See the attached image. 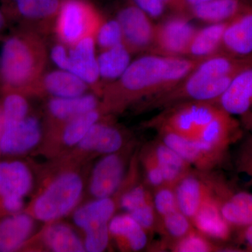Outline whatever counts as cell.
Returning a JSON list of instances; mask_svg holds the SVG:
<instances>
[{
  "mask_svg": "<svg viewBox=\"0 0 252 252\" xmlns=\"http://www.w3.org/2000/svg\"><path fill=\"white\" fill-rule=\"evenodd\" d=\"M203 60L147 55L131 63L109 88V107L119 110L142 97L166 92L184 80Z\"/></svg>",
  "mask_w": 252,
  "mask_h": 252,
  "instance_id": "6da1fadb",
  "label": "cell"
},
{
  "mask_svg": "<svg viewBox=\"0 0 252 252\" xmlns=\"http://www.w3.org/2000/svg\"><path fill=\"white\" fill-rule=\"evenodd\" d=\"M45 59L44 46L31 33L17 32L7 36L0 52V82L4 92L21 93L34 85Z\"/></svg>",
  "mask_w": 252,
  "mask_h": 252,
  "instance_id": "7a4b0ae2",
  "label": "cell"
},
{
  "mask_svg": "<svg viewBox=\"0 0 252 252\" xmlns=\"http://www.w3.org/2000/svg\"><path fill=\"white\" fill-rule=\"evenodd\" d=\"M151 123V127L166 129L195 139L203 127L220 112L215 102H187L167 107Z\"/></svg>",
  "mask_w": 252,
  "mask_h": 252,
  "instance_id": "3957f363",
  "label": "cell"
},
{
  "mask_svg": "<svg viewBox=\"0 0 252 252\" xmlns=\"http://www.w3.org/2000/svg\"><path fill=\"white\" fill-rule=\"evenodd\" d=\"M82 190V180L77 174L60 175L36 198L33 205L34 216L43 221L59 220L76 206Z\"/></svg>",
  "mask_w": 252,
  "mask_h": 252,
  "instance_id": "277c9868",
  "label": "cell"
},
{
  "mask_svg": "<svg viewBox=\"0 0 252 252\" xmlns=\"http://www.w3.org/2000/svg\"><path fill=\"white\" fill-rule=\"evenodd\" d=\"M116 207L115 201L109 197L98 198L75 212L74 223L86 233V251L100 252L107 248L110 235L109 223Z\"/></svg>",
  "mask_w": 252,
  "mask_h": 252,
  "instance_id": "5b68a950",
  "label": "cell"
},
{
  "mask_svg": "<svg viewBox=\"0 0 252 252\" xmlns=\"http://www.w3.org/2000/svg\"><path fill=\"white\" fill-rule=\"evenodd\" d=\"M56 31L61 40L69 45L94 35L102 24L99 14L83 0H65L59 11Z\"/></svg>",
  "mask_w": 252,
  "mask_h": 252,
  "instance_id": "8992f818",
  "label": "cell"
},
{
  "mask_svg": "<svg viewBox=\"0 0 252 252\" xmlns=\"http://www.w3.org/2000/svg\"><path fill=\"white\" fill-rule=\"evenodd\" d=\"M196 31L185 16H173L155 26L152 49L169 57L187 56Z\"/></svg>",
  "mask_w": 252,
  "mask_h": 252,
  "instance_id": "52a82bcc",
  "label": "cell"
},
{
  "mask_svg": "<svg viewBox=\"0 0 252 252\" xmlns=\"http://www.w3.org/2000/svg\"><path fill=\"white\" fill-rule=\"evenodd\" d=\"M32 177L21 161L0 162V199L2 208L11 214L22 209L23 198L32 188Z\"/></svg>",
  "mask_w": 252,
  "mask_h": 252,
  "instance_id": "ba28073f",
  "label": "cell"
},
{
  "mask_svg": "<svg viewBox=\"0 0 252 252\" xmlns=\"http://www.w3.org/2000/svg\"><path fill=\"white\" fill-rule=\"evenodd\" d=\"M217 177L210 172L190 170L175 187L179 209L190 220L205 200L215 193Z\"/></svg>",
  "mask_w": 252,
  "mask_h": 252,
  "instance_id": "9c48e42d",
  "label": "cell"
},
{
  "mask_svg": "<svg viewBox=\"0 0 252 252\" xmlns=\"http://www.w3.org/2000/svg\"><path fill=\"white\" fill-rule=\"evenodd\" d=\"M240 137L241 130L239 123L231 114L220 108L194 140L205 150L225 158L230 146Z\"/></svg>",
  "mask_w": 252,
  "mask_h": 252,
  "instance_id": "30bf717a",
  "label": "cell"
},
{
  "mask_svg": "<svg viewBox=\"0 0 252 252\" xmlns=\"http://www.w3.org/2000/svg\"><path fill=\"white\" fill-rule=\"evenodd\" d=\"M123 34V43L130 52L152 49L155 26L150 17L137 6L124 8L118 15Z\"/></svg>",
  "mask_w": 252,
  "mask_h": 252,
  "instance_id": "8fae6325",
  "label": "cell"
},
{
  "mask_svg": "<svg viewBox=\"0 0 252 252\" xmlns=\"http://www.w3.org/2000/svg\"><path fill=\"white\" fill-rule=\"evenodd\" d=\"M215 195L222 216L232 228L252 224V193L234 190L218 177Z\"/></svg>",
  "mask_w": 252,
  "mask_h": 252,
  "instance_id": "7c38bea8",
  "label": "cell"
},
{
  "mask_svg": "<svg viewBox=\"0 0 252 252\" xmlns=\"http://www.w3.org/2000/svg\"><path fill=\"white\" fill-rule=\"evenodd\" d=\"M158 139L173 149L196 170L210 172L224 160L220 157L203 149L194 139L179 135L166 129H159Z\"/></svg>",
  "mask_w": 252,
  "mask_h": 252,
  "instance_id": "4fadbf2b",
  "label": "cell"
},
{
  "mask_svg": "<svg viewBox=\"0 0 252 252\" xmlns=\"http://www.w3.org/2000/svg\"><path fill=\"white\" fill-rule=\"evenodd\" d=\"M119 152L106 156L94 167L90 190L97 199L112 196L124 182L125 158Z\"/></svg>",
  "mask_w": 252,
  "mask_h": 252,
  "instance_id": "5bb4252c",
  "label": "cell"
},
{
  "mask_svg": "<svg viewBox=\"0 0 252 252\" xmlns=\"http://www.w3.org/2000/svg\"><path fill=\"white\" fill-rule=\"evenodd\" d=\"M119 204L134 220L149 233L157 228L158 217L153 200V193L144 185H130L121 195Z\"/></svg>",
  "mask_w": 252,
  "mask_h": 252,
  "instance_id": "9a60e30c",
  "label": "cell"
},
{
  "mask_svg": "<svg viewBox=\"0 0 252 252\" xmlns=\"http://www.w3.org/2000/svg\"><path fill=\"white\" fill-rule=\"evenodd\" d=\"M39 123L34 117H26L6 127L0 139V152L9 155L27 152L41 139Z\"/></svg>",
  "mask_w": 252,
  "mask_h": 252,
  "instance_id": "2e32d148",
  "label": "cell"
},
{
  "mask_svg": "<svg viewBox=\"0 0 252 252\" xmlns=\"http://www.w3.org/2000/svg\"><path fill=\"white\" fill-rule=\"evenodd\" d=\"M190 221L195 229L210 240L225 242L231 236L232 227L222 216L215 193L205 200Z\"/></svg>",
  "mask_w": 252,
  "mask_h": 252,
  "instance_id": "e0dca14e",
  "label": "cell"
},
{
  "mask_svg": "<svg viewBox=\"0 0 252 252\" xmlns=\"http://www.w3.org/2000/svg\"><path fill=\"white\" fill-rule=\"evenodd\" d=\"M225 53L238 56H252V6L227 24L223 34V46Z\"/></svg>",
  "mask_w": 252,
  "mask_h": 252,
  "instance_id": "ac0fdd59",
  "label": "cell"
},
{
  "mask_svg": "<svg viewBox=\"0 0 252 252\" xmlns=\"http://www.w3.org/2000/svg\"><path fill=\"white\" fill-rule=\"evenodd\" d=\"M217 104L231 115L244 116L252 108V65L235 76Z\"/></svg>",
  "mask_w": 252,
  "mask_h": 252,
  "instance_id": "d6986e66",
  "label": "cell"
},
{
  "mask_svg": "<svg viewBox=\"0 0 252 252\" xmlns=\"http://www.w3.org/2000/svg\"><path fill=\"white\" fill-rule=\"evenodd\" d=\"M67 71L86 84H94L99 77L97 59L94 55V35L86 36L72 45L69 52Z\"/></svg>",
  "mask_w": 252,
  "mask_h": 252,
  "instance_id": "ffe728a7",
  "label": "cell"
},
{
  "mask_svg": "<svg viewBox=\"0 0 252 252\" xmlns=\"http://www.w3.org/2000/svg\"><path fill=\"white\" fill-rule=\"evenodd\" d=\"M109 230L119 248L125 251H141L148 243L147 232L127 213L113 217Z\"/></svg>",
  "mask_w": 252,
  "mask_h": 252,
  "instance_id": "44dd1931",
  "label": "cell"
},
{
  "mask_svg": "<svg viewBox=\"0 0 252 252\" xmlns=\"http://www.w3.org/2000/svg\"><path fill=\"white\" fill-rule=\"evenodd\" d=\"M249 6L243 0H213L195 5L187 12L197 19L212 24L228 22Z\"/></svg>",
  "mask_w": 252,
  "mask_h": 252,
  "instance_id": "7402d4cb",
  "label": "cell"
},
{
  "mask_svg": "<svg viewBox=\"0 0 252 252\" xmlns=\"http://www.w3.org/2000/svg\"><path fill=\"white\" fill-rule=\"evenodd\" d=\"M149 147L160 167L165 185L175 187L192 170V165L188 161L159 139Z\"/></svg>",
  "mask_w": 252,
  "mask_h": 252,
  "instance_id": "603a6c76",
  "label": "cell"
},
{
  "mask_svg": "<svg viewBox=\"0 0 252 252\" xmlns=\"http://www.w3.org/2000/svg\"><path fill=\"white\" fill-rule=\"evenodd\" d=\"M33 227L32 219L26 214H14L0 221V252H14L21 248Z\"/></svg>",
  "mask_w": 252,
  "mask_h": 252,
  "instance_id": "cb8c5ba5",
  "label": "cell"
},
{
  "mask_svg": "<svg viewBox=\"0 0 252 252\" xmlns=\"http://www.w3.org/2000/svg\"><path fill=\"white\" fill-rule=\"evenodd\" d=\"M122 132L113 126L96 123L79 142L83 150L95 151L102 154L119 152L124 145Z\"/></svg>",
  "mask_w": 252,
  "mask_h": 252,
  "instance_id": "d4e9b609",
  "label": "cell"
},
{
  "mask_svg": "<svg viewBox=\"0 0 252 252\" xmlns=\"http://www.w3.org/2000/svg\"><path fill=\"white\" fill-rule=\"evenodd\" d=\"M228 22L212 23L197 30L187 56L191 59L205 60L219 54L223 46V34Z\"/></svg>",
  "mask_w": 252,
  "mask_h": 252,
  "instance_id": "484cf974",
  "label": "cell"
},
{
  "mask_svg": "<svg viewBox=\"0 0 252 252\" xmlns=\"http://www.w3.org/2000/svg\"><path fill=\"white\" fill-rule=\"evenodd\" d=\"M44 88L57 97L81 95L86 90V83L69 71L56 70L46 74L43 79Z\"/></svg>",
  "mask_w": 252,
  "mask_h": 252,
  "instance_id": "4316f807",
  "label": "cell"
},
{
  "mask_svg": "<svg viewBox=\"0 0 252 252\" xmlns=\"http://www.w3.org/2000/svg\"><path fill=\"white\" fill-rule=\"evenodd\" d=\"M96 97L92 94H81L77 97H57L49 102V112L61 120L69 121L73 118L95 109Z\"/></svg>",
  "mask_w": 252,
  "mask_h": 252,
  "instance_id": "83f0119b",
  "label": "cell"
},
{
  "mask_svg": "<svg viewBox=\"0 0 252 252\" xmlns=\"http://www.w3.org/2000/svg\"><path fill=\"white\" fill-rule=\"evenodd\" d=\"M99 76L104 79H117L130 64V51L124 43L104 50L97 58Z\"/></svg>",
  "mask_w": 252,
  "mask_h": 252,
  "instance_id": "f1b7e54d",
  "label": "cell"
},
{
  "mask_svg": "<svg viewBox=\"0 0 252 252\" xmlns=\"http://www.w3.org/2000/svg\"><path fill=\"white\" fill-rule=\"evenodd\" d=\"M44 241L50 250L56 252H81L85 247L77 235L67 225L54 224L46 229Z\"/></svg>",
  "mask_w": 252,
  "mask_h": 252,
  "instance_id": "f546056e",
  "label": "cell"
},
{
  "mask_svg": "<svg viewBox=\"0 0 252 252\" xmlns=\"http://www.w3.org/2000/svg\"><path fill=\"white\" fill-rule=\"evenodd\" d=\"M195 229L190 219L177 210L166 216L158 217L157 233L165 238L161 244L167 248L172 242L183 238Z\"/></svg>",
  "mask_w": 252,
  "mask_h": 252,
  "instance_id": "4dcf8cb0",
  "label": "cell"
},
{
  "mask_svg": "<svg viewBox=\"0 0 252 252\" xmlns=\"http://www.w3.org/2000/svg\"><path fill=\"white\" fill-rule=\"evenodd\" d=\"M99 114L95 109L68 121L63 132V141L67 145L79 144L91 127L97 122Z\"/></svg>",
  "mask_w": 252,
  "mask_h": 252,
  "instance_id": "1f68e13d",
  "label": "cell"
},
{
  "mask_svg": "<svg viewBox=\"0 0 252 252\" xmlns=\"http://www.w3.org/2000/svg\"><path fill=\"white\" fill-rule=\"evenodd\" d=\"M167 248L174 252H212L225 250V248L212 243L210 239L207 238L196 229L183 238L172 242Z\"/></svg>",
  "mask_w": 252,
  "mask_h": 252,
  "instance_id": "d6a6232c",
  "label": "cell"
},
{
  "mask_svg": "<svg viewBox=\"0 0 252 252\" xmlns=\"http://www.w3.org/2000/svg\"><path fill=\"white\" fill-rule=\"evenodd\" d=\"M18 13L28 19H39L59 12V0H15Z\"/></svg>",
  "mask_w": 252,
  "mask_h": 252,
  "instance_id": "836d02e7",
  "label": "cell"
},
{
  "mask_svg": "<svg viewBox=\"0 0 252 252\" xmlns=\"http://www.w3.org/2000/svg\"><path fill=\"white\" fill-rule=\"evenodd\" d=\"M0 105L6 127L27 117L28 103L21 93L6 91V95Z\"/></svg>",
  "mask_w": 252,
  "mask_h": 252,
  "instance_id": "e575fe53",
  "label": "cell"
},
{
  "mask_svg": "<svg viewBox=\"0 0 252 252\" xmlns=\"http://www.w3.org/2000/svg\"><path fill=\"white\" fill-rule=\"evenodd\" d=\"M154 207L158 217L180 210L175 187L164 185L153 190Z\"/></svg>",
  "mask_w": 252,
  "mask_h": 252,
  "instance_id": "d590c367",
  "label": "cell"
},
{
  "mask_svg": "<svg viewBox=\"0 0 252 252\" xmlns=\"http://www.w3.org/2000/svg\"><path fill=\"white\" fill-rule=\"evenodd\" d=\"M96 37L99 47L103 50L122 44V31L119 21L112 20L101 24L96 33Z\"/></svg>",
  "mask_w": 252,
  "mask_h": 252,
  "instance_id": "8d00e7d4",
  "label": "cell"
},
{
  "mask_svg": "<svg viewBox=\"0 0 252 252\" xmlns=\"http://www.w3.org/2000/svg\"><path fill=\"white\" fill-rule=\"evenodd\" d=\"M142 162L145 171L146 182L152 190L165 185L161 170L150 147L144 151Z\"/></svg>",
  "mask_w": 252,
  "mask_h": 252,
  "instance_id": "74e56055",
  "label": "cell"
},
{
  "mask_svg": "<svg viewBox=\"0 0 252 252\" xmlns=\"http://www.w3.org/2000/svg\"><path fill=\"white\" fill-rule=\"evenodd\" d=\"M134 1L135 6L140 8L150 18H160L167 7L163 0H134Z\"/></svg>",
  "mask_w": 252,
  "mask_h": 252,
  "instance_id": "f35d334b",
  "label": "cell"
},
{
  "mask_svg": "<svg viewBox=\"0 0 252 252\" xmlns=\"http://www.w3.org/2000/svg\"><path fill=\"white\" fill-rule=\"evenodd\" d=\"M237 165L240 172L250 177L252 183V139L245 142L239 154Z\"/></svg>",
  "mask_w": 252,
  "mask_h": 252,
  "instance_id": "ab89813d",
  "label": "cell"
},
{
  "mask_svg": "<svg viewBox=\"0 0 252 252\" xmlns=\"http://www.w3.org/2000/svg\"><path fill=\"white\" fill-rule=\"evenodd\" d=\"M51 56L52 61L60 69L67 71L69 53L64 46L57 44L54 46L51 50Z\"/></svg>",
  "mask_w": 252,
  "mask_h": 252,
  "instance_id": "60d3db41",
  "label": "cell"
},
{
  "mask_svg": "<svg viewBox=\"0 0 252 252\" xmlns=\"http://www.w3.org/2000/svg\"><path fill=\"white\" fill-rule=\"evenodd\" d=\"M240 239L248 251L252 252V224L243 228Z\"/></svg>",
  "mask_w": 252,
  "mask_h": 252,
  "instance_id": "b9f144b4",
  "label": "cell"
},
{
  "mask_svg": "<svg viewBox=\"0 0 252 252\" xmlns=\"http://www.w3.org/2000/svg\"><path fill=\"white\" fill-rule=\"evenodd\" d=\"M210 1H213V0H182L179 11L180 12H187V10L190 9L192 6H195V5Z\"/></svg>",
  "mask_w": 252,
  "mask_h": 252,
  "instance_id": "7bdbcfd3",
  "label": "cell"
},
{
  "mask_svg": "<svg viewBox=\"0 0 252 252\" xmlns=\"http://www.w3.org/2000/svg\"><path fill=\"white\" fill-rule=\"evenodd\" d=\"M163 1L167 7L171 8V9L178 11L182 0H163Z\"/></svg>",
  "mask_w": 252,
  "mask_h": 252,
  "instance_id": "ee69618b",
  "label": "cell"
},
{
  "mask_svg": "<svg viewBox=\"0 0 252 252\" xmlns=\"http://www.w3.org/2000/svg\"><path fill=\"white\" fill-rule=\"evenodd\" d=\"M243 118L245 125L248 126L249 129L252 132V112L250 111V112L247 113L243 116Z\"/></svg>",
  "mask_w": 252,
  "mask_h": 252,
  "instance_id": "f6af8a7d",
  "label": "cell"
},
{
  "mask_svg": "<svg viewBox=\"0 0 252 252\" xmlns=\"http://www.w3.org/2000/svg\"><path fill=\"white\" fill-rule=\"evenodd\" d=\"M5 127L6 126H5L4 116H3L2 110H1V105H0V139L4 132Z\"/></svg>",
  "mask_w": 252,
  "mask_h": 252,
  "instance_id": "bcb514c9",
  "label": "cell"
},
{
  "mask_svg": "<svg viewBox=\"0 0 252 252\" xmlns=\"http://www.w3.org/2000/svg\"><path fill=\"white\" fill-rule=\"evenodd\" d=\"M6 26V19L3 11L0 9V33L3 31Z\"/></svg>",
  "mask_w": 252,
  "mask_h": 252,
  "instance_id": "7dc6e473",
  "label": "cell"
}]
</instances>
